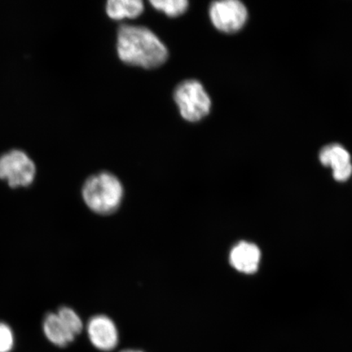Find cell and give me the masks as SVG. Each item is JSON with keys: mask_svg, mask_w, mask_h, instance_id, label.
<instances>
[{"mask_svg": "<svg viewBox=\"0 0 352 352\" xmlns=\"http://www.w3.org/2000/svg\"><path fill=\"white\" fill-rule=\"evenodd\" d=\"M121 352H143V351H138V350H125V351H122Z\"/></svg>", "mask_w": 352, "mask_h": 352, "instance_id": "cell-14", "label": "cell"}, {"mask_svg": "<svg viewBox=\"0 0 352 352\" xmlns=\"http://www.w3.org/2000/svg\"><path fill=\"white\" fill-rule=\"evenodd\" d=\"M87 332L91 344L101 351L113 350L120 340L116 324L107 316L91 318L88 321Z\"/></svg>", "mask_w": 352, "mask_h": 352, "instance_id": "cell-6", "label": "cell"}, {"mask_svg": "<svg viewBox=\"0 0 352 352\" xmlns=\"http://www.w3.org/2000/svg\"><path fill=\"white\" fill-rule=\"evenodd\" d=\"M210 19L219 32L232 34L239 32L248 19V8L239 0H220L211 3Z\"/></svg>", "mask_w": 352, "mask_h": 352, "instance_id": "cell-5", "label": "cell"}, {"mask_svg": "<svg viewBox=\"0 0 352 352\" xmlns=\"http://www.w3.org/2000/svg\"><path fill=\"white\" fill-rule=\"evenodd\" d=\"M14 346V334L6 323L0 322V352H10Z\"/></svg>", "mask_w": 352, "mask_h": 352, "instance_id": "cell-13", "label": "cell"}, {"mask_svg": "<svg viewBox=\"0 0 352 352\" xmlns=\"http://www.w3.org/2000/svg\"><path fill=\"white\" fill-rule=\"evenodd\" d=\"M320 161L325 166L331 167L333 178L344 182L351 177L352 164L351 155L340 144L327 145L320 152Z\"/></svg>", "mask_w": 352, "mask_h": 352, "instance_id": "cell-7", "label": "cell"}, {"mask_svg": "<svg viewBox=\"0 0 352 352\" xmlns=\"http://www.w3.org/2000/svg\"><path fill=\"white\" fill-rule=\"evenodd\" d=\"M82 197L87 208L96 214H111L122 204V184L116 175L109 173L92 175L83 184Z\"/></svg>", "mask_w": 352, "mask_h": 352, "instance_id": "cell-2", "label": "cell"}, {"mask_svg": "<svg viewBox=\"0 0 352 352\" xmlns=\"http://www.w3.org/2000/svg\"><path fill=\"white\" fill-rule=\"evenodd\" d=\"M174 99L184 120L195 122L208 116L211 108L210 96L200 82L184 81L176 87Z\"/></svg>", "mask_w": 352, "mask_h": 352, "instance_id": "cell-3", "label": "cell"}, {"mask_svg": "<svg viewBox=\"0 0 352 352\" xmlns=\"http://www.w3.org/2000/svg\"><path fill=\"white\" fill-rule=\"evenodd\" d=\"M43 329L47 340L57 346H68L76 340V337L65 327L56 312L46 315L43 319Z\"/></svg>", "mask_w": 352, "mask_h": 352, "instance_id": "cell-9", "label": "cell"}, {"mask_svg": "<svg viewBox=\"0 0 352 352\" xmlns=\"http://www.w3.org/2000/svg\"><path fill=\"white\" fill-rule=\"evenodd\" d=\"M153 8L171 17L184 14L188 8L187 0H152Z\"/></svg>", "mask_w": 352, "mask_h": 352, "instance_id": "cell-12", "label": "cell"}, {"mask_svg": "<svg viewBox=\"0 0 352 352\" xmlns=\"http://www.w3.org/2000/svg\"><path fill=\"white\" fill-rule=\"evenodd\" d=\"M261 261V250L248 241H241L233 246L230 254L232 267L242 274H253L256 272Z\"/></svg>", "mask_w": 352, "mask_h": 352, "instance_id": "cell-8", "label": "cell"}, {"mask_svg": "<svg viewBox=\"0 0 352 352\" xmlns=\"http://www.w3.org/2000/svg\"><path fill=\"white\" fill-rule=\"evenodd\" d=\"M56 314L63 321L65 327L73 334L74 337L80 334L83 329V323L80 316L76 311L69 307H61L57 311Z\"/></svg>", "mask_w": 352, "mask_h": 352, "instance_id": "cell-11", "label": "cell"}, {"mask_svg": "<svg viewBox=\"0 0 352 352\" xmlns=\"http://www.w3.org/2000/svg\"><path fill=\"white\" fill-rule=\"evenodd\" d=\"M117 50L123 63L144 69L157 68L168 58L165 44L152 30L140 25L120 26Z\"/></svg>", "mask_w": 352, "mask_h": 352, "instance_id": "cell-1", "label": "cell"}, {"mask_svg": "<svg viewBox=\"0 0 352 352\" xmlns=\"http://www.w3.org/2000/svg\"><path fill=\"white\" fill-rule=\"evenodd\" d=\"M144 8V3L140 0H109L107 4V13L114 20L135 19L142 14Z\"/></svg>", "mask_w": 352, "mask_h": 352, "instance_id": "cell-10", "label": "cell"}, {"mask_svg": "<svg viewBox=\"0 0 352 352\" xmlns=\"http://www.w3.org/2000/svg\"><path fill=\"white\" fill-rule=\"evenodd\" d=\"M36 171L32 158L21 149H12L0 156V179L6 180L11 188L30 186Z\"/></svg>", "mask_w": 352, "mask_h": 352, "instance_id": "cell-4", "label": "cell"}]
</instances>
